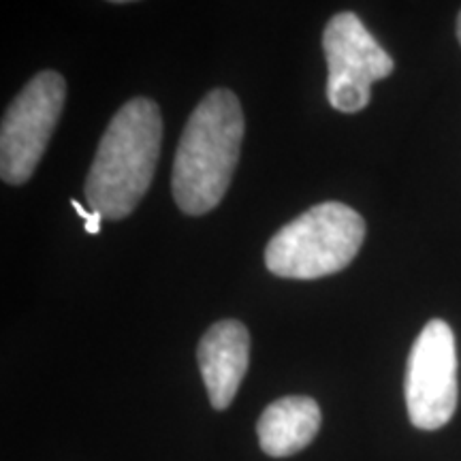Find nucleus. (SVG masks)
<instances>
[{"label": "nucleus", "instance_id": "nucleus-8", "mask_svg": "<svg viewBox=\"0 0 461 461\" xmlns=\"http://www.w3.org/2000/svg\"><path fill=\"white\" fill-rule=\"evenodd\" d=\"M321 429V408L312 397L293 395L265 408L257 425L258 445L269 457H291L303 451Z\"/></svg>", "mask_w": 461, "mask_h": 461}, {"label": "nucleus", "instance_id": "nucleus-7", "mask_svg": "<svg viewBox=\"0 0 461 461\" xmlns=\"http://www.w3.org/2000/svg\"><path fill=\"white\" fill-rule=\"evenodd\" d=\"M197 361L212 406L229 408L250 363V333L244 322L229 319L212 325L201 338Z\"/></svg>", "mask_w": 461, "mask_h": 461}, {"label": "nucleus", "instance_id": "nucleus-9", "mask_svg": "<svg viewBox=\"0 0 461 461\" xmlns=\"http://www.w3.org/2000/svg\"><path fill=\"white\" fill-rule=\"evenodd\" d=\"M71 205H73V210L77 212V214L86 221V230H88L90 235L99 233V230H101V221H103V216L99 214V212H92V210L86 212L84 205L79 203V201H75V199L71 201Z\"/></svg>", "mask_w": 461, "mask_h": 461}, {"label": "nucleus", "instance_id": "nucleus-3", "mask_svg": "<svg viewBox=\"0 0 461 461\" xmlns=\"http://www.w3.org/2000/svg\"><path fill=\"white\" fill-rule=\"evenodd\" d=\"M366 240V222L353 207L325 201L285 224L265 248V265L288 280H316L342 272Z\"/></svg>", "mask_w": 461, "mask_h": 461}, {"label": "nucleus", "instance_id": "nucleus-6", "mask_svg": "<svg viewBox=\"0 0 461 461\" xmlns=\"http://www.w3.org/2000/svg\"><path fill=\"white\" fill-rule=\"evenodd\" d=\"M406 408L414 428H445L457 411V350L448 322L434 319L414 339L406 367Z\"/></svg>", "mask_w": 461, "mask_h": 461}, {"label": "nucleus", "instance_id": "nucleus-5", "mask_svg": "<svg viewBox=\"0 0 461 461\" xmlns=\"http://www.w3.org/2000/svg\"><path fill=\"white\" fill-rule=\"evenodd\" d=\"M330 77L327 99L336 112L357 113L372 101V84L393 73V58L350 11L333 15L322 32Z\"/></svg>", "mask_w": 461, "mask_h": 461}, {"label": "nucleus", "instance_id": "nucleus-2", "mask_svg": "<svg viewBox=\"0 0 461 461\" xmlns=\"http://www.w3.org/2000/svg\"><path fill=\"white\" fill-rule=\"evenodd\" d=\"M244 140V112L230 90H212L190 113L173 163V199L184 214L203 216L230 186Z\"/></svg>", "mask_w": 461, "mask_h": 461}, {"label": "nucleus", "instance_id": "nucleus-4", "mask_svg": "<svg viewBox=\"0 0 461 461\" xmlns=\"http://www.w3.org/2000/svg\"><path fill=\"white\" fill-rule=\"evenodd\" d=\"M67 99L65 77L56 71L34 75L15 96L0 129V176L20 186L32 177L54 135Z\"/></svg>", "mask_w": 461, "mask_h": 461}, {"label": "nucleus", "instance_id": "nucleus-10", "mask_svg": "<svg viewBox=\"0 0 461 461\" xmlns=\"http://www.w3.org/2000/svg\"><path fill=\"white\" fill-rule=\"evenodd\" d=\"M457 39H459V43H461V11H459V15H457Z\"/></svg>", "mask_w": 461, "mask_h": 461}, {"label": "nucleus", "instance_id": "nucleus-1", "mask_svg": "<svg viewBox=\"0 0 461 461\" xmlns=\"http://www.w3.org/2000/svg\"><path fill=\"white\" fill-rule=\"evenodd\" d=\"M163 141V118L152 99L124 103L101 137L86 177V199L92 212L109 221L132 214L152 184Z\"/></svg>", "mask_w": 461, "mask_h": 461}]
</instances>
